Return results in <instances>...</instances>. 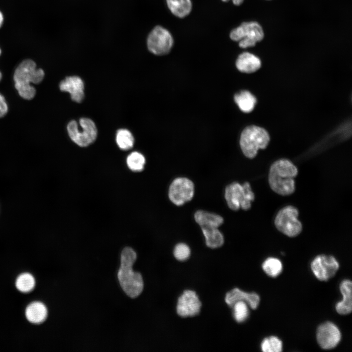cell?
Instances as JSON below:
<instances>
[{
	"label": "cell",
	"mask_w": 352,
	"mask_h": 352,
	"mask_svg": "<svg viewBox=\"0 0 352 352\" xmlns=\"http://www.w3.org/2000/svg\"><path fill=\"white\" fill-rule=\"evenodd\" d=\"M225 301L231 307L238 301H244L252 309H256L260 302V297L256 293H247L235 288L226 293Z\"/></svg>",
	"instance_id": "15"
},
{
	"label": "cell",
	"mask_w": 352,
	"mask_h": 352,
	"mask_svg": "<svg viewBox=\"0 0 352 352\" xmlns=\"http://www.w3.org/2000/svg\"><path fill=\"white\" fill-rule=\"evenodd\" d=\"M194 218L201 228H218L223 222V219L220 216L204 210L197 211L195 214Z\"/></svg>",
	"instance_id": "19"
},
{
	"label": "cell",
	"mask_w": 352,
	"mask_h": 352,
	"mask_svg": "<svg viewBox=\"0 0 352 352\" xmlns=\"http://www.w3.org/2000/svg\"><path fill=\"white\" fill-rule=\"evenodd\" d=\"M201 303L196 293L192 290H186L178 300L176 310L181 317L196 315L200 311Z\"/></svg>",
	"instance_id": "13"
},
{
	"label": "cell",
	"mask_w": 352,
	"mask_h": 352,
	"mask_svg": "<svg viewBox=\"0 0 352 352\" xmlns=\"http://www.w3.org/2000/svg\"><path fill=\"white\" fill-rule=\"evenodd\" d=\"M194 194V185L189 178H175L169 188V198L175 205L180 206L191 200Z\"/></svg>",
	"instance_id": "10"
},
{
	"label": "cell",
	"mask_w": 352,
	"mask_h": 352,
	"mask_svg": "<svg viewBox=\"0 0 352 352\" xmlns=\"http://www.w3.org/2000/svg\"><path fill=\"white\" fill-rule=\"evenodd\" d=\"M262 268L268 276L276 277L281 273L283 265L281 262L278 259L270 257L264 262Z\"/></svg>",
	"instance_id": "25"
},
{
	"label": "cell",
	"mask_w": 352,
	"mask_h": 352,
	"mask_svg": "<svg viewBox=\"0 0 352 352\" xmlns=\"http://www.w3.org/2000/svg\"><path fill=\"white\" fill-rule=\"evenodd\" d=\"M136 260V253L131 247L124 248L121 254V265L118 272L120 285L126 294L132 298L139 296L143 289L141 274L134 272L132 267Z\"/></svg>",
	"instance_id": "1"
},
{
	"label": "cell",
	"mask_w": 352,
	"mask_h": 352,
	"mask_svg": "<svg viewBox=\"0 0 352 352\" xmlns=\"http://www.w3.org/2000/svg\"><path fill=\"white\" fill-rule=\"evenodd\" d=\"M234 100L240 109L245 113L252 111L257 102L256 97L248 90H242L236 93Z\"/></svg>",
	"instance_id": "20"
},
{
	"label": "cell",
	"mask_w": 352,
	"mask_h": 352,
	"mask_svg": "<svg viewBox=\"0 0 352 352\" xmlns=\"http://www.w3.org/2000/svg\"><path fill=\"white\" fill-rule=\"evenodd\" d=\"M339 267V263L332 256L318 255L311 263V269L314 275L322 281H326L333 277Z\"/></svg>",
	"instance_id": "11"
},
{
	"label": "cell",
	"mask_w": 352,
	"mask_h": 352,
	"mask_svg": "<svg viewBox=\"0 0 352 352\" xmlns=\"http://www.w3.org/2000/svg\"><path fill=\"white\" fill-rule=\"evenodd\" d=\"M134 138L132 133L125 129L117 131L116 135V142L119 148L124 151L132 148L134 144Z\"/></svg>",
	"instance_id": "23"
},
{
	"label": "cell",
	"mask_w": 352,
	"mask_h": 352,
	"mask_svg": "<svg viewBox=\"0 0 352 352\" xmlns=\"http://www.w3.org/2000/svg\"><path fill=\"white\" fill-rule=\"evenodd\" d=\"M35 280L33 275L29 273L20 274L16 281L17 288L22 292L31 291L35 287Z\"/></svg>",
	"instance_id": "24"
},
{
	"label": "cell",
	"mask_w": 352,
	"mask_h": 352,
	"mask_svg": "<svg viewBox=\"0 0 352 352\" xmlns=\"http://www.w3.org/2000/svg\"><path fill=\"white\" fill-rule=\"evenodd\" d=\"M67 130L71 139L80 147H87L92 143L97 135V130L94 122L89 118H81L79 124L72 120L67 126Z\"/></svg>",
	"instance_id": "6"
},
{
	"label": "cell",
	"mask_w": 352,
	"mask_h": 352,
	"mask_svg": "<svg viewBox=\"0 0 352 352\" xmlns=\"http://www.w3.org/2000/svg\"><path fill=\"white\" fill-rule=\"evenodd\" d=\"M297 174V167L290 161L286 159L278 160L269 169V185L273 191L280 195H289L295 191L294 178Z\"/></svg>",
	"instance_id": "2"
},
{
	"label": "cell",
	"mask_w": 352,
	"mask_h": 352,
	"mask_svg": "<svg viewBox=\"0 0 352 352\" xmlns=\"http://www.w3.org/2000/svg\"><path fill=\"white\" fill-rule=\"evenodd\" d=\"M167 6L175 16L183 18L188 16L192 10L191 0H166Z\"/></svg>",
	"instance_id": "21"
},
{
	"label": "cell",
	"mask_w": 352,
	"mask_h": 352,
	"mask_svg": "<svg viewBox=\"0 0 352 352\" xmlns=\"http://www.w3.org/2000/svg\"><path fill=\"white\" fill-rule=\"evenodd\" d=\"M270 137L264 128L255 126L246 127L242 132L240 144L244 155L253 158L256 156L259 149H264L268 145Z\"/></svg>",
	"instance_id": "4"
},
{
	"label": "cell",
	"mask_w": 352,
	"mask_h": 352,
	"mask_svg": "<svg viewBox=\"0 0 352 352\" xmlns=\"http://www.w3.org/2000/svg\"><path fill=\"white\" fill-rule=\"evenodd\" d=\"M174 40L170 32L161 26H155L147 39L149 50L156 55H164L171 51Z\"/></svg>",
	"instance_id": "9"
},
{
	"label": "cell",
	"mask_w": 352,
	"mask_h": 352,
	"mask_svg": "<svg viewBox=\"0 0 352 352\" xmlns=\"http://www.w3.org/2000/svg\"><path fill=\"white\" fill-rule=\"evenodd\" d=\"M299 212L294 206L288 205L281 209L275 219V225L277 229L290 237L298 235L302 230V225L298 220Z\"/></svg>",
	"instance_id": "8"
},
{
	"label": "cell",
	"mask_w": 352,
	"mask_h": 352,
	"mask_svg": "<svg viewBox=\"0 0 352 352\" xmlns=\"http://www.w3.org/2000/svg\"><path fill=\"white\" fill-rule=\"evenodd\" d=\"M282 342L276 336L265 338L261 343V349L264 352H280L282 351Z\"/></svg>",
	"instance_id": "27"
},
{
	"label": "cell",
	"mask_w": 352,
	"mask_h": 352,
	"mask_svg": "<svg viewBox=\"0 0 352 352\" xmlns=\"http://www.w3.org/2000/svg\"><path fill=\"white\" fill-rule=\"evenodd\" d=\"M8 111V107L3 96L0 93V118L4 116Z\"/></svg>",
	"instance_id": "30"
},
{
	"label": "cell",
	"mask_w": 352,
	"mask_h": 352,
	"mask_svg": "<svg viewBox=\"0 0 352 352\" xmlns=\"http://www.w3.org/2000/svg\"><path fill=\"white\" fill-rule=\"evenodd\" d=\"M231 39L239 42L240 47L246 48L253 47L264 37L262 26L256 22H243L233 29L229 35Z\"/></svg>",
	"instance_id": "7"
},
{
	"label": "cell",
	"mask_w": 352,
	"mask_h": 352,
	"mask_svg": "<svg viewBox=\"0 0 352 352\" xmlns=\"http://www.w3.org/2000/svg\"><path fill=\"white\" fill-rule=\"evenodd\" d=\"M174 254L175 258L179 261H184L190 255V249L186 244L178 243L175 247Z\"/></svg>",
	"instance_id": "29"
},
{
	"label": "cell",
	"mask_w": 352,
	"mask_h": 352,
	"mask_svg": "<svg viewBox=\"0 0 352 352\" xmlns=\"http://www.w3.org/2000/svg\"><path fill=\"white\" fill-rule=\"evenodd\" d=\"M0 54H1V50H0Z\"/></svg>",
	"instance_id": "34"
},
{
	"label": "cell",
	"mask_w": 352,
	"mask_h": 352,
	"mask_svg": "<svg viewBox=\"0 0 352 352\" xmlns=\"http://www.w3.org/2000/svg\"><path fill=\"white\" fill-rule=\"evenodd\" d=\"M254 198V194L247 182L243 184L233 182L227 185L225 190L227 204L231 209L234 211L240 208L245 210L249 209Z\"/></svg>",
	"instance_id": "5"
},
{
	"label": "cell",
	"mask_w": 352,
	"mask_h": 352,
	"mask_svg": "<svg viewBox=\"0 0 352 352\" xmlns=\"http://www.w3.org/2000/svg\"><path fill=\"white\" fill-rule=\"evenodd\" d=\"M25 314L26 319L30 322L39 324L46 318L47 309L43 303L39 301L33 302L26 307Z\"/></svg>",
	"instance_id": "18"
},
{
	"label": "cell",
	"mask_w": 352,
	"mask_h": 352,
	"mask_svg": "<svg viewBox=\"0 0 352 352\" xmlns=\"http://www.w3.org/2000/svg\"><path fill=\"white\" fill-rule=\"evenodd\" d=\"M126 162L130 170L133 172H141L144 169L146 160L142 154L133 152L128 156Z\"/></svg>",
	"instance_id": "26"
},
{
	"label": "cell",
	"mask_w": 352,
	"mask_h": 352,
	"mask_svg": "<svg viewBox=\"0 0 352 352\" xmlns=\"http://www.w3.org/2000/svg\"><path fill=\"white\" fill-rule=\"evenodd\" d=\"M1 77H2V75H1V72H0V81L1 79Z\"/></svg>",
	"instance_id": "33"
},
{
	"label": "cell",
	"mask_w": 352,
	"mask_h": 352,
	"mask_svg": "<svg viewBox=\"0 0 352 352\" xmlns=\"http://www.w3.org/2000/svg\"><path fill=\"white\" fill-rule=\"evenodd\" d=\"M234 306V315L236 321L239 323L243 322L248 315V309L246 303L243 301L236 302Z\"/></svg>",
	"instance_id": "28"
},
{
	"label": "cell",
	"mask_w": 352,
	"mask_h": 352,
	"mask_svg": "<svg viewBox=\"0 0 352 352\" xmlns=\"http://www.w3.org/2000/svg\"><path fill=\"white\" fill-rule=\"evenodd\" d=\"M236 66L238 69L242 72L253 73L261 67V61L254 54L245 52L238 56Z\"/></svg>",
	"instance_id": "16"
},
{
	"label": "cell",
	"mask_w": 352,
	"mask_h": 352,
	"mask_svg": "<svg viewBox=\"0 0 352 352\" xmlns=\"http://www.w3.org/2000/svg\"><path fill=\"white\" fill-rule=\"evenodd\" d=\"M4 21L3 15L0 11V28L1 27Z\"/></svg>",
	"instance_id": "32"
},
{
	"label": "cell",
	"mask_w": 352,
	"mask_h": 352,
	"mask_svg": "<svg viewBox=\"0 0 352 352\" xmlns=\"http://www.w3.org/2000/svg\"><path fill=\"white\" fill-rule=\"evenodd\" d=\"M221 0L224 2H227V1H228L229 0ZM243 0H232L233 4L236 5H241L243 2Z\"/></svg>",
	"instance_id": "31"
},
{
	"label": "cell",
	"mask_w": 352,
	"mask_h": 352,
	"mask_svg": "<svg viewBox=\"0 0 352 352\" xmlns=\"http://www.w3.org/2000/svg\"><path fill=\"white\" fill-rule=\"evenodd\" d=\"M44 76V70L37 68L35 63L32 60L26 59L21 62L14 74L15 87L19 95L25 99H32L36 90L31 84L40 83Z\"/></svg>",
	"instance_id": "3"
},
{
	"label": "cell",
	"mask_w": 352,
	"mask_h": 352,
	"mask_svg": "<svg viewBox=\"0 0 352 352\" xmlns=\"http://www.w3.org/2000/svg\"><path fill=\"white\" fill-rule=\"evenodd\" d=\"M341 332L333 323L326 322L317 328L316 338L318 344L323 349L335 348L341 340Z\"/></svg>",
	"instance_id": "12"
},
{
	"label": "cell",
	"mask_w": 352,
	"mask_h": 352,
	"mask_svg": "<svg viewBox=\"0 0 352 352\" xmlns=\"http://www.w3.org/2000/svg\"><path fill=\"white\" fill-rule=\"evenodd\" d=\"M62 91L68 92L71 99L76 102H81L84 97V84L78 76H72L66 77L59 85Z\"/></svg>",
	"instance_id": "14"
},
{
	"label": "cell",
	"mask_w": 352,
	"mask_h": 352,
	"mask_svg": "<svg viewBox=\"0 0 352 352\" xmlns=\"http://www.w3.org/2000/svg\"><path fill=\"white\" fill-rule=\"evenodd\" d=\"M352 282L347 279L343 280L340 285L343 300L336 305V310L340 314L346 315L352 311Z\"/></svg>",
	"instance_id": "17"
},
{
	"label": "cell",
	"mask_w": 352,
	"mask_h": 352,
	"mask_svg": "<svg viewBox=\"0 0 352 352\" xmlns=\"http://www.w3.org/2000/svg\"><path fill=\"white\" fill-rule=\"evenodd\" d=\"M207 246L212 248L220 247L224 242L223 236L216 227L201 228Z\"/></svg>",
	"instance_id": "22"
}]
</instances>
